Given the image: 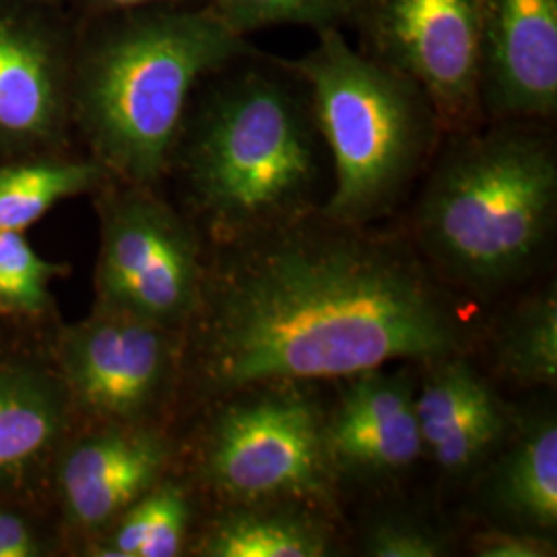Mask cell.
Returning a JSON list of instances; mask_svg holds the SVG:
<instances>
[{"instance_id":"6da1fadb","label":"cell","mask_w":557,"mask_h":557,"mask_svg":"<svg viewBox=\"0 0 557 557\" xmlns=\"http://www.w3.org/2000/svg\"><path fill=\"white\" fill-rule=\"evenodd\" d=\"M223 246L193 317L197 374L213 398L398 359L428 366L471 347L462 304L398 236L317 211Z\"/></svg>"},{"instance_id":"7a4b0ae2","label":"cell","mask_w":557,"mask_h":557,"mask_svg":"<svg viewBox=\"0 0 557 557\" xmlns=\"http://www.w3.org/2000/svg\"><path fill=\"white\" fill-rule=\"evenodd\" d=\"M453 137L421 190L416 236L440 277L494 294L524 277L552 238L556 147L515 120Z\"/></svg>"},{"instance_id":"3957f363","label":"cell","mask_w":557,"mask_h":557,"mask_svg":"<svg viewBox=\"0 0 557 557\" xmlns=\"http://www.w3.org/2000/svg\"><path fill=\"white\" fill-rule=\"evenodd\" d=\"M306 100L275 73L248 69L207 103L186 170L221 244L317 213L319 131Z\"/></svg>"},{"instance_id":"277c9868","label":"cell","mask_w":557,"mask_h":557,"mask_svg":"<svg viewBox=\"0 0 557 557\" xmlns=\"http://www.w3.org/2000/svg\"><path fill=\"white\" fill-rule=\"evenodd\" d=\"M287 71L306 87L312 119L333 160L326 220L368 227L386 218L432 160L438 116L413 81L354 50L338 27Z\"/></svg>"},{"instance_id":"5b68a950","label":"cell","mask_w":557,"mask_h":557,"mask_svg":"<svg viewBox=\"0 0 557 557\" xmlns=\"http://www.w3.org/2000/svg\"><path fill=\"white\" fill-rule=\"evenodd\" d=\"M248 52L244 36L211 9L122 29L91 60L85 83V112L101 156L135 182L158 178L195 85Z\"/></svg>"},{"instance_id":"8992f818","label":"cell","mask_w":557,"mask_h":557,"mask_svg":"<svg viewBox=\"0 0 557 557\" xmlns=\"http://www.w3.org/2000/svg\"><path fill=\"white\" fill-rule=\"evenodd\" d=\"M218 400L200 446V473L225 506L335 508L338 479L326 453V413L301 384H259Z\"/></svg>"},{"instance_id":"52a82bcc","label":"cell","mask_w":557,"mask_h":557,"mask_svg":"<svg viewBox=\"0 0 557 557\" xmlns=\"http://www.w3.org/2000/svg\"><path fill=\"white\" fill-rule=\"evenodd\" d=\"M205 269L188 227L158 200L131 195L112 205L101 242V308L174 329L199 308Z\"/></svg>"},{"instance_id":"ba28073f","label":"cell","mask_w":557,"mask_h":557,"mask_svg":"<svg viewBox=\"0 0 557 557\" xmlns=\"http://www.w3.org/2000/svg\"><path fill=\"white\" fill-rule=\"evenodd\" d=\"M483 0H376V59L413 81L442 133L478 128Z\"/></svg>"},{"instance_id":"9c48e42d","label":"cell","mask_w":557,"mask_h":557,"mask_svg":"<svg viewBox=\"0 0 557 557\" xmlns=\"http://www.w3.org/2000/svg\"><path fill=\"white\" fill-rule=\"evenodd\" d=\"M172 366L170 329L110 308L71 329L62 343V368L77 400L120 423H133L160 400Z\"/></svg>"},{"instance_id":"30bf717a","label":"cell","mask_w":557,"mask_h":557,"mask_svg":"<svg viewBox=\"0 0 557 557\" xmlns=\"http://www.w3.org/2000/svg\"><path fill=\"white\" fill-rule=\"evenodd\" d=\"M481 110L533 122L557 110V0H483Z\"/></svg>"},{"instance_id":"8fae6325","label":"cell","mask_w":557,"mask_h":557,"mask_svg":"<svg viewBox=\"0 0 557 557\" xmlns=\"http://www.w3.org/2000/svg\"><path fill=\"white\" fill-rule=\"evenodd\" d=\"M324 440L337 479L407 473L423 455L413 380L382 368L347 379L335 409L324 416Z\"/></svg>"},{"instance_id":"7c38bea8","label":"cell","mask_w":557,"mask_h":557,"mask_svg":"<svg viewBox=\"0 0 557 557\" xmlns=\"http://www.w3.org/2000/svg\"><path fill=\"white\" fill-rule=\"evenodd\" d=\"M428 368L416 391L423 453L448 478H469L499 453L512 418L465 354L432 361Z\"/></svg>"},{"instance_id":"4fadbf2b","label":"cell","mask_w":557,"mask_h":557,"mask_svg":"<svg viewBox=\"0 0 557 557\" xmlns=\"http://www.w3.org/2000/svg\"><path fill=\"white\" fill-rule=\"evenodd\" d=\"M168 455L156 432L124 423L83 440L60 471L71 517L89 529L116 520L160 483Z\"/></svg>"},{"instance_id":"5bb4252c","label":"cell","mask_w":557,"mask_h":557,"mask_svg":"<svg viewBox=\"0 0 557 557\" xmlns=\"http://www.w3.org/2000/svg\"><path fill=\"white\" fill-rule=\"evenodd\" d=\"M485 478L483 499L510 527L554 537L557 529V423L552 411L512 421Z\"/></svg>"},{"instance_id":"9a60e30c","label":"cell","mask_w":557,"mask_h":557,"mask_svg":"<svg viewBox=\"0 0 557 557\" xmlns=\"http://www.w3.org/2000/svg\"><path fill=\"white\" fill-rule=\"evenodd\" d=\"M324 510L299 502L230 504L200 541L207 557H324L335 529Z\"/></svg>"},{"instance_id":"2e32d148","label":"cell","mask_w":557,"mask_h":557,"mask_svg":"<svg viewBox=\"0 0 557 557\" xmlns=\"http://www.w3.org/2000/svg\"><path fill=\"white\" fill-rule=\"evenodd\" d=\"M492 361L502 379L522 388L556 386V285L518 301L492 333Z\"/></svg>"},{"instance_id":"e0dca14e","label":"cell","mask_w":557,"mask_h":557,"mask_svg":"<svg viewBox=\"0 0 557 557\" xmlns=\"http://www.w3.org/2000/svg\"><path fill=\"white\" fill-rule=\"evenodd\" d=\"M52 110L54 83L46 54L32 38L0 25V131L40 133Z\"/></svg>"},{"instance_id":"ac0fdd59","label":"cell","mask_w":557,"mask_h":557,"mask_svg":"<svg viewBox=\"0 0 557 557\" xmlns=\"http://www.w3.org/2000/svg\"><path fill=\"white\" fill-rule=\"evenodd\" d=\"M190 522V502L174 483L153 485L131 504L116 522V531L103 556H178Z\"/></svg>"},{"instance_id":"d6986e66","label":"cell","mask_w":557,"mask_h":557,"mask_svg":"<svg viewBox=\"0 0 557 557\" xmlns=\"http://www.w3.org/2000/svg\"><path fill=\"white\" fill-rule=\"evenodd\" d=\"M96 178L98 168L89 163H40L0 172V232L27 230Z\"/></svg>"},{"instance_id":"ffe728a7","label":"cell","mask_w":557,"mask_h":557,"mask_svg":"<svg viewBox=\"0 0 557 557\" xmlns=\"http://www.w3.org/2000/svg\"><path fill=\"white\" fill-rule=\"evenodd\" d=\"M59 428V407L36 380L0 374V473L40 455Z\"/></svg>"},{"instance_id":"44dd1931","label":"cell","mask_w":557,"mask_h":557,"mask_svg":"<svg viewBox=\"0 0 557 557\" xmlns=\"http://www.w3.org/2000/svg\"><path fill=\"white\" fill-rule=\"evenodd\" d=\"M363 0H215L211 9L232 32L246 36L271 25L338 27L358 15Z\"/></svg>"},{"instance_id":"7402d4cb","label":"cell","mask_w":557,"mask_h":557,"mask_svg":"<svg viewBox=\"0 0 557 557\" xmlns=\"http://www.w3.org/2000/svg\"><path fill=\"white\" fill-rule=\"evenodd\" d=\"M57 267L23 238V232H0V308L11 312H40L48 299V281Z\"/></svg>"},{"instance_id":"603a6c76","label":"cell","mask_w":557,"mask_h":557,"mask_svg":"<svg viewBox=\"0 0 557 557\" xmlns=\"http://www.w3.org/2000/svg\"><path fill=\"white\" fill-rule=\"evenodd\" d=\"M361 549L370 557H442L453 552L438 527L400 515L374 518L363 531Z\"/></svg>"},{"instance_id":"cb8c5ba5","label":"cell","mask_w":557,"mask_h":557,"mask_svg":"<svg viewBox=\"0 0 557 557\" xmlns=\"http://www.w3.org/2000/svg\"><path fill=\"white\" fill-rule=\"evenodd\" d=\"M471 552L479 557H554L556 541L515 527L487 529L473 537Z\"/></svg>"},{"instance_id":"d4e9b609","label":"cell","mask_w":557,"mask_h":557,"mask_svg":"<svg viewBox=\"0 0 557 557\" xmlns=\"http://www.w3.org/2000/svg\"><path fill=\"white\" fill-rule=\"evenodd\" d=\"M38 554L34 533L23 518L0 512V557H32Z\"/></svg>"},{"instance_id":"484cf974","label":"cell","mask_w":557,"mask_h":557,"mask_svg":"<svg viewBox=\"0 0 557 557\" xmlns=\"http://www.w3.org/2000/svg\"><path fill=\"white\" fill-rule=\"evenodd\" d=\"M101 4L112 7V9H137V7H147L153 2H161V0H100Z\"/></svg>"}]
</instances>
